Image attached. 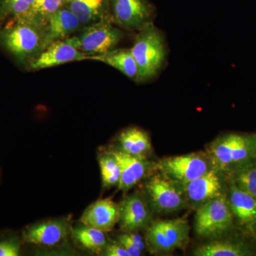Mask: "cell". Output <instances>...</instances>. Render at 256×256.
Here are the masks:
<instances>
[{
	"label": "cell",
	"mask_w": 256,
	"mask_h": 256,
	"mask_svg": "<svg viewBox=\"0 0 256 256\" xmlns=\"http://www.w3.org/2000/svg\"><path fill=\"white\" fill-rule=\"evenodd\" d=\"M46 26L23 18L0 24V47L18 64L28 67L43 50Z\"/></svg>",
	"instance_id": "1"
},
{
	"label": "cell",
	"mask_w": 256,
	"mask_h": 256,
	"mask_svg": "<svg viewBox=\"0 0 256 256\" xmlns=\"http://www.w3.org/2000/svg\"><path fill=\"white\" fill-rule=\"evenodd\" d=\"M214 168L226 174L250 160L256 158V133H226L207 146Z\"/></svg>",
	"instance_id": "2"
},
{
	"label": "cell",
	"mask_w": 256,
	"mask_h": 256,
	"mask_svg": "<svg viewBox=\"0 0 256 256\" xmlns=\"http://www.w3.org/2000/svg\"><path fill=\"white\" fill-rule=\"evenodd\" d=\"M130 50L138 66L136 82L151 80L164 65L166 56L164 38L154 22L138 32Z\"/></svg>",
	"instance_id": "3"
},
{
	"label": "cell",
	"mask_w": 256,
	"mask_h": 256,
	"mask_svg": "<svg viewBox=\"0 0 256 256\" xmlns=\"http://www.w3.org/2000/svg\"><path fill=\"white\" fill-rule=\"evenodd\" d=\"M144 195L153 214H168L188 208L184 184L158 172L149 176Z\"/></svg>",
	"instance_id": "4"
},
{
	"label": "cell",
	"mask_w": 256,
	"mask_h": 256,
	"mask_svg": "<svg viewBox=\"0 0 256 256\" xmlns=\"http://www.w3.org/2000/svg\"><path fill=\"white\" fill-rule=\"evenodd\" d=\"M190 226L184 218L152 220L146 229V247L153 254L183 249L190 242Z\"/></svg>",
	"instance_id": "5"
},
{
	"label": "cell",
	"mask_w": 256,
	"mask_h": 256,
	"mask_svg": "<svg viewBox=\"0 0 256 256\" xmlns=\"http://www.w3.org/2000/svg\"><path fill=\"white\" fill-rule=\"evenodd\" d=\"M234 218L226 196L215 198L196 210L194 230L204 239L222 238L234 226Z\"/></svg>",
	"instance_id": "6"
},
{
	"label": "cell",
	"mask_w": 256,
	"mask_h": 256,
	"mask_svg": "<svg viewBox=\"0 0 256 256\" xmlns=\"http://www.w3.org/2000/svg\"><path fill=\"white\" fill-rule=\"evenodd\" d=\"M156 168L168 178L185 184L214 168L206 152H197L163 158L156 163Z\"/></svg>",
	"instance_id": "7"
},
{
	"label": "cell",
	"mask_w": 256,
	"mask_h": 256,
	"mask_svg": "<svg viewBox=\"0 0 256 256\" xmlns=\"http://www.w3.org/2000/svg\"><path fill=\"white\" fill-rule=\"evenodd\" d=\"M156 14V8L148 0H109V18L121 30L139 32L154 22Z\"/></svg>",
	"instance_id": "8"
},
{
	"label": "cell",
	"mask_w": 256,
	"mask_h": 256,
	"mask_svg": "<svg viewBox=\"0 0 256 256\" xmlns=\"http://www.w3.org/2000/svg\"><path fill=\"white\" fill-rule=\"evenodd\" d=\"M77 36L78 48L88 56L102 54L114 50L124 38L121 28L105 18L82 28Z\"/></svg>",
	"instance_id": "9"
},
{
	"label": "cell",
	"mask_w": 256,
	"mask_h": 256,
	"mask_svg": "<svg viewBox=\"0 0 256 256\" xmlns=\"http://www.w3.org/2000/svg\"><path fill=\"white\" fill-rule=\"evenodd\" d=\"M184 188L188 208L196 210L212 200L226 196L228 178L223 172L213 168L185 184Z\"/></svg>",
	"instance_id": "10"
},
{
	"label": "cell",
	"mask_w": 256,
	"mask_h": 256,
	"mask_svg": "<svg viewBox=\"0 0 256 256\" xmlns=\"http://www.w3.org/2000/svg\"><path fill=\"white\" fill-rule=\"evenodd\" d=\"M118 224L122 232L146 230L153 220L152 212L142 194L134 192L119 204Z\"/></svg>",
	"instance_id": "11"
},
{
	"label": "cell",
	"mask_w": 256,
	"mask_h": 256,
	"mask_svg": "<svg viewBox=\"0 0 256 256\" xmlns=\"http://www.w3.org/2000/svg\"><path fill=\"white\" fill-rule=\"evenodd\" d=\"M72 232L67 218L44 220L28 226L22 233L25 244L53 247L62 244Z\"/></svg>",
	"instance_id": "12"
},
{
	"label": "cell",
	"mask_w": 256,
	"mask_h": 256,
	"mask_svg": "<svg viewBox=\"0 0 256 256\" xmlns=\"http://www.w3.org/2000/svg\"><path fill=\"white\" fill-rule=\"evenodd\" d=\"M78 46L76 36L54 42L31 62L28 68L41 70L70 62L89 60V56L80 52Z\"/></svg>",
	"instance_id": "13"
},
{
	"label": "cell",
	"mask_w": 256,
	"mask_h": 256,
	"mask_svg": "<svg viewBox=\"0 0 256 256\" xmlns=\"http://www.w3.org/2000/svg\"><path fill=\"white\" fill-rule=\"evenodd\" d=\"M111 152L120 166L121 176L118 188L124 193H127L143 178L150 176L152 170H156V164L152 165L146 158L130 156L120 150Z\"/></svg>",
	"instance_id": "14"
},
{
	"label": "cell",
	"mask_w": 256,
	"mask_h": 256,
	"mask_svg": "<svg viewBox=\"0 0 256 256\" xmlns=\"http://www.w3.org/2000/svg\"><path fill=\"white\" fill-rule=\"evenodd\" d=\"M119 216V204L112 198H100L87 207L80 223L107 233L118 224Z\"/></svg>",
	"instance_id": "15"
},
{
	"label": "cell",
	"mask_w": 256,
	"mask_h": 256,
	"mask_svg": "<svg viewBox=\"0 0 256 256\" xmlns=\"http://www.w3.org/2000/svg\"><path fill=\"white\" fill-rule=\"evenodd\" d=\"M226 200L234 220L248 228L256 218V198L228 180Z\"/></svg>",
	"instance_id": "16"
},
{
	"label": "cell",
	"mask_w": 256,
	"mask_h": 256,
	"mask_svg": "<svg viewBox=\"0 0 256 256\" xmlns=\"http://www.w3.org/2000/svg\"><path fill=\"white\" fill-rule=\"evenodd\" d=\"M84 26L78 18L64 6L52 15L47 23L43 50L54 42L68 38Z\"/></svg>",
	"instance_id": "17"
},
{
	"label": "cell",
	"mask_w": 256,
	"mask_h": 256,
	"mask_svg": "<svg viewBox=\"0 0 256 256\" xmlns=\"http://www.w3.org/2000/svg\"><path fill=\"white\" fill-rule=\"evenodd\" d=\"M65 8L70 10L84 26L109 18V0H65Z\"/></svg>",
	"instance_id": "18"
},
{
	"label": "cell",
	"mask_w": 256,
	"mask_h": 256,
	"mask_svg": "<svg viewBox=\"0 0 256 256\" xmlns=\"http://www.w3.org/2000/svg\"><path fill=\"white\" fill-rule=\"evenodd\" d=\"M118 150L138 158H146L152 151V144L149 134L139 128L132 127L124 129L119 134Z\"/></svg>",
	"instance_id": "19"
},
{
	"label": "cell",
	"mask_w": 256,
	"mask_h": 256,
	"mask_svg": "<svg viewBox=\"0 0 256 256\" xmlns=\"http://www.w3.org/2000/svg\"><path fill=\"white\" fill-rule=\"evenodd\" d=\"M195 256H248L254 255L244 242L232 239H213L193 252Z\"/></svg>",
	"instance_id": "20"
},
{
	"label": "cell",
	"mask_w": 256,
	"mask_h": 256,
	"mask_svg": "<svg viewBox=\"0 0 256 256\" xmlns=\"http://www.w3.org/2000/svg\"><path fill=\"white\" fill-rule=\"evenodd\" d=\"M89 60L102 62L120 70L128 78L136 82L138 66L130 48H114L102 54L89 56Z\"/></svg>",
	"instance_id": "21"
},
{
	"label": "cell",
	"mask_w": 256,
	"mask_h": 256,
	"mask_svg": "<svg viewBox=\"0 0 256 256\" xmlns=\"http://www.w3.org/2000/svg\"><path fill=\"white\" fill-rule=\"evenodd\" d=\"M72 233L80 246L100 255L108 242L105 232L82 223L72 228Z\"/></svg>",
	"instance_id": "22"
},
{
	"label": "cell",
	"mask_w": 256,
	"mask_h": 256,
	"mask_svg": "<svg viewBox=\"0 0 256 256\" xmlns=\"http://www.w3.org/2000/svg\"><path fill=\"white\" fill-rule=\"evenodd\" d=\"M226 175L239 188L256 198V158L237 166Z\"/></svg>",
	"instance_id": "23"
},
{
	"label": "cell",
	"mask_w": 256,
	"mask_h": 256,
	"mask_svg": "<svg viewBox=\"0 0 256 256\" xmlns=\"http://www.w3.org/2000/svg\"><path fill=\"white\" fill-rule=\"evenodd\" d=\"M35 0H0V24L18 18H28Z\"/></svg>",
	"instance_id": "24"
},
{
	"label": "cell",
	"mask_w": 256,
	"mask_h": 256,
	"mask_svg": "<svg viewBox=\"0 0 256 256\" xmlns=\"http://www.w3.org/2000/svg\"><path fill=\"white\" fill-rule=\"evenodd\" d=\"M98 163L104 186L110 188L118 186L120 180V166L112 152L99 156Z\"/></svg>",
	"instance_id": "25"
},
{
	"label": "cell",
	"mask_w": 256,
	"mask_h": 256,
	"mask_svg": "<svg viewBox=\"0 0 256 256\" xmlns=\"http://www.w3.org/2000/svg\"><path fill=\"white\" fill-rule=\"evenodd\" d=\"M65 6V0H35L28 16L46 26L52 15Z\"/></svg>",
	"instance_id": "26"
},
{
	"label": "cell",
	"mask_w": 256,
	"mask_h": 256,
	"mask_svg": "<svg viewBox=\"0 0 256 256\" xmlns=\"http://www.w3.org/2000/svg\"><path fill=\"white\" fill-rule=\"evenodd\" d=\"M22 237L18 234H0V256H18L21 255Z\"/></svg>",
	"instance_id": "27"
},
{
	"label": "cell",
	"mask_w": 256,
	"mask_h": 256,
	"mask_svg": "<svg viewBox=\"0 0 256 256\" xmlns=\"http://www.w3.org/2000/svg\"><path fill=\"white\" fill-rule=\"evenodd\" d=\"M101 255L106 256H130V254L126 250L124 246L118 240L108 242Z\"/></svg>",
	"instance_id": "28"
},
{
	"label": "cell",
	"mask_w": 256,
	"mask_h": 256,
	"mask_svg": "<svg viewBox=\"0 0 256 256\" xmlns=\"http://www.w3.org/2000/svg\"><path fill=\"white\" fill-rule=\"evenodd\" d=\"M122 234L124 238L128 239L134 246L137 247L142 252H144L148 248L146 238H143L142 236L140 235L138 232H124Z\"/></svg>",
	"instance_id": "29"
},
{
	"label": "cell",
	"mask_w": 256,
	"mask_h": 256,
	"mask_svg": "<svg viewBox=\"0 0 256 256\" xmlns=\"http://www.w3.org/2000/svg\"><path fill=\"white\" fill-rule=\"evenodd\" d=\"M117 238L118 240L124 246L126 250L130 254V256H140L142 255L143 252L142 250L134 246L132 242H130L128 239L124 238L122 234H120V235L118 236Z\"/></svg>",
	"instance_id": "30"
},
{
	"label": "cell",
	"mask_w": 256,
	"mask_h": 256,
	"mask_svg": "<svg viewBox=\"0 0 256 256\" xmlns=\"http://www.w3.org/2000/svg\"><path fill=\"white\" fill-rule=\"evenodd\" d=\"M248 230L256 238V218L250 224V226L248 227Z\"/></svg>",
	"instance_id": "31"
}]
</instances>
